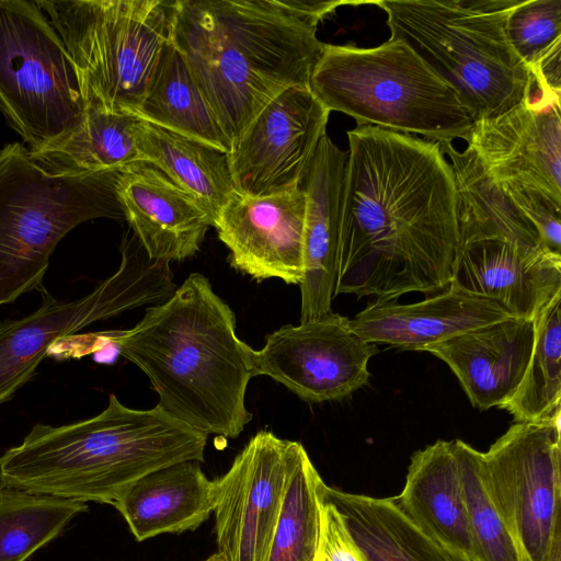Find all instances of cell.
Wrapping results in <instances>:
<instances>
[{
    "mask_svg": "<svg viewBox=\"0 0 561 561\" xmlns=\"http://www.w3.org/2000/svg\"><path fill=\"white\" fill-rule=\"evenodd\" d=\"M335 296L375 301L450 286L458 195L438 142L371 125L347 130Z\"/></svg>",
    "mask_w": 561,
    "mask_h": 561,
    "instance_id": "6da1fadb",
    "label": "cell"
},
{
    "mask_svg": "<svg viewBox=\"0 0 561 561\" xmlns=\"http://www.w3.org/2000/svg\"><path fill=\"white\" fill-rule=\"evenodd\" d=\"M351 1L176 0L170 42L231 146L260 111L308 87L324 43L318 24Z\"/></svg>",
    "mask_w": 561,
    "mask_h": 561,
    "instance_id": "7a4b0ae2",
    "label": "cell"
},
{
    "mask_svg": "<svg viewBox=\"0 0 561 561\" xmlns=\"http://www.w3.org/2000/svg\"><path fill=\"white\" fill-rule=\"evenodd\" d=\"M131 329L101 333L138 366L174 419L205 435L236 438L252 420L245 392L253 348L236 334V316L209 279L192 273Z\"/></svg>",
    "mask_w": 561,
    "mask_h": 561,
    "instance_id": "3957f363",
    "label": "cell"
},
{
    "mask_svg": "<svg viewBox=\"0 0 561 561\" xmlns=\"http://www.w3.org/2000/svg\"><path fill=\"white\" fill-rule=\"evenodd\" d=\"M207 435L159 404L124 405L114 393L99 414L70 424L37 423L0 456V485L81 502L113 504L134 482L163 467L204 461Z\"/></svg>",
    "mask_w": 561,
    "mask_h": 561,
    "instance_id": "277c9868",
    "label": "cell"
},
{
    "mask_svg": "<svg viewBox=\"0 0 561 561\" xmlns=\"http://www.w3.org/2000/svg\"><path fill=\"white\" fill-rule=\"evenodd\" d=\"M520 0H383L390 37L410 46L458 94L474 121L493 118L536 93L506 35Z\"/></svg>",
    "mask_w": 561,
    "mask_h": 561,
    "instance_id": "5b68a950",
    "label": "cell"
},
{
    "mask_svg": "<svg viewBox=\"0 0 561 561\" xmlns=\"http://www.w3.org/2000/svg\"><path fill=\"white\" fill-rule=\"evenodd\" d=\"M309 89L329 111L435 142L469 139L472 113L456 91L403 41L375 47L324 44Z\"/></svg>",
    "mask_w": 561,
    "mask_h": 561,
    "instance_id": "8992f818",
    "label": "cell"
},
{
    "mask_svg": "<svg viewBox=\"0 0 561 561\" xmlns=\"http://www.w3.org/2000/svg\"><path fill=\"white\" fill-rule=\"evenodd\" d=\"M115 181L49 173L21 142L0 149V309L44 287L56 245L73 228L123 216Z\"/></svg>",
    "mask_w": 561,
    "mask_h": 561,
    "instance_id": "52a82bcc",
    "label": "cell"
},
{
    "mask_svg": "<svg viewBox=\"0 0 561 561\" xmlns=\"http://www.w3.org/2000/svg\"><path fill=\"white\" fill-rule=\"evenodd\" d=\"M35 1L67 49L85 107L136 114L170 38L173 1Z\"/></svg>",
    "mask_w": 561,
    "mask_h": 561,
    "instance_id": "ba28073f",
    "label": "cell"
},
{
    "mask_svg": "<svg viewBox=\"0 0 561 561\" xmlns=\"http://www.w3.org/2000/svg\"><path fill=\"white\" fill-rule=\"evenodd\" d=\"M0 111L30 153L62 142L84 118L73 65L36 1L0 0Z\"/></svg>",
    "mask_w": 561,
    "mask_h": 561,
    "instance_id": "9c48e42d",
    "label": "cell"
},
{
    "mask_svg": "<svg viewBox=\"0 0 561 561\" xmlns=\"http://www.w3.org/2000/svg\"><path fill=\"white\" fill-rule=\"evenodd\" d=\"M176 289L169 263L152 261L138 243L124 242L117 271L75 300L55 298L45 286L31 314L0 321V404L35 375L49 348L83 328L125 311L157 306Z\"/></svg>",
    "mask_w": 561,
    "mask_h": 561,
    "instance_id": "30bf717a",
    "label": "cell"
},
{
    "mask_svg": "<svg viewBox=\"0 0 561 561\" xmlns=\"http://www.w3.org/2000/svg\"><path fill=\"white\" fill-rule=\"evenodd\" d=\"M561 414L516 422L480 454L483 482L522 561H561Z\"/></svg>",
    "mask_w": 561,
    "mask_h": 561,
    "instance_id": "8fae6325",
    "label": "cell"
},
{
    "mask_svg": "<svg viewBox=\"0 0 561 561\" xmlns=\"http://www.w3.org/2000/svg\"><path fill=\"white\" fill-rule=\"evenodd\" d=\"M378 353L339 313L286 324L253 351L254 376H268L302 401L320 403L351 396L370 377L368 363Z\"/></svg>",
    "mask_w": 561,
    "mask_h": 561,
    "instance_id": "7c38bea8",
    "label": "cell"
},
{
    "mask_svg": "<svg viewBox=\"0 0 561 561\" xmlns=\"http://www.w3.org/2000/svg\"><path fill=\"white\" fill-rule=\"evenodd\" d=\"M329 114L308 87L268 102L228 152L234 191L260 197L300 187Z\"/></svg>",
    "mask_w": 561,
    "mask_h": 561,
    "instance_id": "4fadbf2b",
    "label": "cell"
},
{
    "mask_svg": "<svg viewBox=\"0 0 561 561\" xmlns=\"http://www.w3.org/2000/svg\"><path fill=\"white\" fill-rule=\"evenodd\" d=\"M294 446V440L260 431L215 480L216 539L225 561H265Z\"/></svg>",
    "mask_w": 561,
    "mask_h": 561,
    "instance_id": "5bb4252c",
    "label": "cell"
},
{
    "mask_svg": "<svg viewBox=\"0 0 561 561\" xmlns=\"http://www.w3.org/2000/svg\"><path fill=\"white\" fill-rule=\"evenodd\" d=\"M467 142L497 186L530 190L561 206L560 103L533 95L476 121Z\"/></svg>",
    "mask_w": 561,
    "mask_h": 561,
    "instance_id": "9a60e30c",
    "label": "cell"
},
{
    "mask_svg": "<svg viewBox=\"0 0 561 561\" xmlns=\"http://www.w3.org/2000/svg\"><path fill=\"white\" fill-rule=\"evenodd\" d=\"M306 194L301 187L252 197L232 193L214 226L230 265L256 282L304 279Z\"/></svg>",
    "mask_w": 561,
    "mask_h": 561,
    "instance_id": "2e32d148",
    "label": "cell"
},
{
    "mask_svg": "<svg viewBox=\"0 0 561 561\" xmlns=\"http://www.w3.org/2000/svg\"><path fill=\"white\" fill-rule=\"evenodd\" d=\"M450 284L535 320L561 293V254L504 236L459 240Z\"/></svg>",
    "mask_w": 561,
    "mask_h": 561,
    "instance_id": "e0dca14e",
    "label": "cell"
},
{
    "mask_svg": "<svg viewBox=\"0 0 561 561\" xmlns=\"http://www.w3.org/2000/svg\"><path fill=\"white\" fill-rule=\"evenodd\" d=\"M115 193L123 216L152 261L193 256L213 227L208 214L186 192L147 162L117 172Z\"/></svg>",
    "mask_w": 561,
    "mask_h": 561,
    "instance_id": "ac0fdd59",
    "label": "cell"
},
{
    "mask_svg": "<svg viewBox=\"0 0 561 561\" xmlns=\"http://www.w3.org/2000/svg\"><path fill=\"white\" fill-rule=\"evenodd\" d=\"M507 318L512 316L495 300L450 284L444 291L417 302L375 301L350 320V325L366 342L425 351L456 335Z\"/></svg>",
    "mask_w": 561,
    "mask_h": 561,
    "instance_id": "d6986e66",
    "label": "cell"
},
{
    "mask_svg": "<svg viewBox=\"0 0 561 561\" xmlns=\"http://www.w3.org/2000/svg\"><path fill=\"white\" fill-rule=\"evenodd\" d=\"M535 320L507 318L427 347L458 378L479 410L501 408L520 385L535 341Z\"/></svg>",
    "mask_w": 561,
    "mask_h": 561,
    "instance_id": "ffe728a7",
    "label": "cell"
},
{
    "mask_svg": "<svg viewBox=\"0 0 561 561\" xmlns=\"http://www.w3.org/2000/svg\"><path fill=\"white\" fill-rule=\"evenodd\" d=\"M347 152L325 134L300 184L306 194L300 322L331 310L337 280L339 221Z\"/></svg>",
    "mask_w": 561,
    "mask_h": 561,
    "instance_id": "44dd1931",
    "label": "cell"
},
{
    "mask_svg": "<svg viewBox=\"0 0 561 561\" xmlns=\"http://www.w3.org/2000/svg\"><path fill=\"white\" fill-rule=\"evenodd\" d=\"M397 502L408 517L458 561H477L454 440L415 451Z\"/></svg>",
    "mask_w": 561,
    "mask_h": 561,
    "instance_id": "7402d4cb",
    "label": "cell"
},
{
    "mask_svg": "<svg viewBox=\"0 0 561 561\" xmlns=\"http://www.w3.org/2000/svg\"><path fill=\"white\" fill-rule=\"evenodd\" d=\"M215 480L195 460L180 461L148 473L112 504L138 541L198 528L214 512Z\"/></svg>",
    "mask_w": 561,
    "mask_h": 561,
    "instance_id": "603a6c76",
    "label": "cell"
},
{
    "mask_svg": "<svg viewBox=\"0 0 561 561\" xmlns=\"http://www.w3.org/2000/svg\"><path fill=\"white\" fill-rule=\"evenodd\" d=\"M366 561H458L424 534L394 499L355 494L322 484Z\"/></svg>",
    "mask_w": 561,
    "mask_h": 561,
    "instance_id": "cb8c5ba5",
    "label": "cell"
},
{
    "mask_svg": "<svg viewBox=\"0 0 561 561\" xmlns=\"http://www.w3.org/2000/svg\"><path fill=\"white\" fill-rule=\"evenodd\" d=\"M145 121L130 112L87 106L82 124L62 142L32 158L47 172L68 175L117 173L142 161Z\"/></svg>",
    "mask_w": 561,
    "mask_h": 561,
    "instance_id": "d4e9b609",
    "label": "cell"
},
{
    "mask_svg": "<svg viewBox=\"0 0 561 561\" xmlns=\"http://www.w3.org/2000/svg\"><path fill=\"white\" fill-rule=\"evenodd\" d=\"M139 150L142 162L159 169L186 192L214 226L234 192L228 153L148 122L140 133Z\"/></svg>",
    "mask_w": 561,
    "mask_h": 561,
    "instance_id": "484cf974",
    "label": "cell"
},
{
    "mask_svg": "<svg viewBox=\"0 0 561 561\" xmlns=\"http://www.w3.org/2000/svg\"><path fill=\"white\" fill-rule=\"evenodd\" d=\"M136 115L145 122L229 152L230 144L197 88L190 69L169 41L164 45Z\"/></svg>",
    "mask_w": 561,
    "mask_h": 561,
    "instance_id": "4316f807",
    "label": "cell"
},
{
    "mask_svg": "<svg viewBox=\"0 0 561 561\" xmlns=\"http://www.w3.org/2000/svg\"><path fill=\"white\" fill-rule=\"evenodd\" d=\"M323 480L295 442L280 513L265 561H317Z\"/></svg>",
    "mask_w": 561,
    "mask_h": 561,
    "instance_id": "83f0119b",
    "label": "cell"
},
{
    "mask_svg": "<svg viewBox=\"0 0 561 561\" xmlns=\"http://www.w3.org/2000/svg\"><path fill=\"white\" fill-rule=\"evenodd\" d=\"M530 360L516 392L500 409L516 422H538L561 414V293L535 319Z\"/></svg>",
    "mask_w": 561,
    "mask_h": 561,
    "instance_id": "f1b7e54d",
    "label": "cell"
},
{
    "mask_svg": "<svg viewBox=\"0 0 561 561\" xmlns=\"http://www.w3.org/2000/svg\"><path fill=\"white\" fill-rule=\"evenodd\" d=\"M87 510L85 502L0 485V561H25Z\"/></svg>",
    "mask_w": 561,
    "mask_h": 561,
    "instance_id": "f546056e",
    "label": "cell"
},
{
    "mask_svg": "<svg viewBox=\"0 0 561 561\" xmlns=\"http://www.w3.org/2000/svg\"><path fill=\"white\" fill-rule=\"evenodd\" d=\"M459 463L470 537L477 561H522L518 550L488 492L480 467L481 451L454 440Z\"/></svg>",
    "mask_w": 561,
    "mask_h": 561,
    "instance_id": "4dcf8cb0",
    "label": "cell"
},
{
    "mask_svg": "<svg viewBox=\"0 0 561 561\" xmlns=\"http://www.w3.org/2000/svg\"><path fill=\"white\" fill-rule=\"evenodd\" d=\"M511 46L529 68L548 48L561 39V0H524L506 20Z\"/></svg>",
    "mask_w": 561,
    "mask_h": 561,
    "instance_id": "1f68e13d",
    "label": "cell"
},
{
    "mask_svg": "<svg viewBox=\"0 0 561 561\" xmlns=\"http://www.w3.org/2000/svg\"><path fill=\"white\" fill-rule=\"evenodd\" d=\"M500 188L537 230L542 243L550 251L561 254V206L530 190L514 186Z\"/></svg>",
    "mask_w": 561,
    "mask_h": 561,
    "instance_id": "d6a6232c",
    "label": "cell"
},
{
    "mask_svg": "<svg viewBox=\"0 0 561 561\" xmlns=\"http://www.w3.org/2000/svg\"><path fill=\"white\" fill-rule=\"evenodd\" d=\"M323 499V495H322ZM317 561H366L333 504L323 499Z\"/></svg>",
    "mask_w": 561,
    "mask_h": 561,
    "instance_id": "836d02e7",
    "label": "cell"
},
{
    "mask_svg": "<svg viewBox=\"0 0 561 561\" xmlns=\"http://www.w3.org/2000/svg\"><path fill=\"white\" fill-rule=\"evenodd\" d=\"M561 39L548 48L530 67L537 95L560 103Z\"/></svg>",
    "mask_w": 561,
    "mask_h": 561,
    "instance_id": "e575fe53",
    "label": "cell"
},
{
    "mask_svg": "<svg viewBox=\"0 0 561 561\" xmlns=\"http://www.w3.org/2000/svg\"><path fill=\"white\" fill-rule=\"evenodd\" d=\"M204 561H225L224 558L217 552L211 554L209 558H207Z\"/></svg>",
    "mask_w": 561,
    "mask_h": 561,
    "instance_id": "d590c367",
    "label": "cell"
}]
</instances>
